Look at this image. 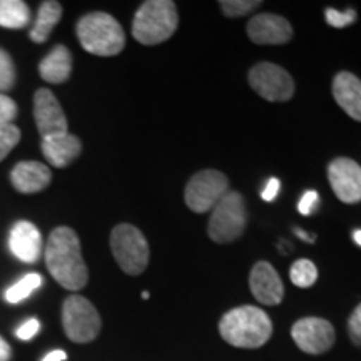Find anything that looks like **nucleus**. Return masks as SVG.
<instances>
[{"label":"nucleus","instance_id":"obj_1","mask_svg":"<svg viewBox=\"0 0 361 361\" xmlns=\"http://www.w3.org/2000/svg\"><path fill=\"white\" fill-rule=\"evenodd\" d=\"M45 264L52 278L69 291H78L87 284L89 271L80 252V241L74 229L59 226L49 236L44 251Z\"/></svg>","mask_w":361,"mask_h":361},{"label":"nucleus","instance_id":"obj_2","mask_svg":"<svg viewBox=\"0 0 361 361\" xmlns=\"http://www.w3.org/2000/svg\"><path fill=\"white\" fill-rule=\"evenodd\" d=\"M219 333L236 348H261L273 335V323L258 306H239L221 318Z\"/></svg>","mask_w":361,"mask_h":361},{"label":"nucleus","instance_id":"obj_3","mask_svg":"<svg viewBox=\"0 0 361 361\" xmlns=\"http://www.w3.org/2000/svg\"><path fill=\"white\" fill-rule=\"evenodd\" d=\"M78 39L84 51L111 57L123 52L126 35L123 27L106 12H90L78 22Z\"/></svg>","mask_w":361,"mask_h":361},{"label":"nucleus","instance_id":"obj_4","mask_svg":"<svg viewBox=\"0 0 361 361\" xmlns=\"http://www.w3.org/2000/svg\"><path fill=\"white\" fill-rule=\"evenodd\" d=\"M178 7L171 0H147L135 12L133 35L144 45H157L173 37L178 30Z\"/></svg>","mask_w":361,"mask_h":361},{"label":"nucleus","instance_id":"obj_5","mask_svg":"<svg viewBox=\"0 0 361 361\" xmlns=\"http://www.w3.org/2000/svg\"><path fill=\"white\" fill-rule=\"evenodd\" d=\"M111 251L119 268L137 276L149 263V245L144 234L133 224H117L111 233Z\"/></svg>","mask_w":361,"mask_h":361},{"label":"nucleus","instance_id":"obj_6","mask_svg":"<svg viewBox=\"0 0 361 361\" xmlns=\"http://www.w3.org/2000/svg\"><path fill=\"white\" fill-rule=\"evenodd\" d=\"M246 206L243 196L236 191H229L214 206L207 224V234L214 243L226 245L236 241L246 229Z\"/></svg>","mask_w":361,"mask_h":361},{"label":"nucleus","instance_id":"obj_7","mask_svg":"<svg viewBox=\"0 0 361 361\" xmlns=\"http://www.w3.org/2000/svg\"><path fill=\"white\" fill-rule=\"evenodd\" d=\"M62 326L71 341L90 343L97 338L102 322L97 310L87 298L72 295L62 306Z\"/></svg>","mask_w":361,"mask_h":361},{"label":"nucleus","instance_id":"obj_8","mask_svg":"<svg viewBox=\"0 0 361 361\" xmlns=\"http://www.w3.org/2000/svg\"><path fill=\"white\" fill-rule=\"evenodd\" d=\"M229 192V180L221 171L204 169L189 179L184 200L192 213L202 214L214 209V206Z\"/></svg>","mask_w":361,"mask_h":361},{"label":"nucleus","instance_id":"obj_9","mask_svg":"<svg viewBox=\"0 0 361 361\" xmlns=\"http://www.w3.org/2000/svg\"><path fill=\"white\" fill-rule=\"evenodd\" d=\"M250 85L258 96L269 102H286L295 94V80L283 67L273 62H259L247 75Z\"/></svg>","mask_w":361,"mask_h":361},{"label":"nucleus","instance_id":"obj_10","mask_svg":"<svg viewBox=\"0 0 361 361\" xmlns=\"http://www.w3.org/2000/svg\"><path fill=\"white\" fill-rule=\"evenodd\" d=\"M291 336L298 348L308 355H322L335 345V328L323 318H301L293 324Z\"/></svg>","mask_w":361,"mask_h":361},{"label":"nucleus","instance_id":"obj_11","mask_svg":"<svg viewBox=\"0 0 361 361\" xmlns=\"http://www.w3.org/2000/svg\"><path fill=\"white\" fill-rule=\"evenodd\" d=\"M328 179L336 197L346 204L361 201V166L348 157H338L328 166Z\"/></svg>","mask_w":361,"mask_h":361},{"label":"nucleus","instance_id":"obj_12","mask_svg":"<svg viewBox=\"0 0 361 361\" xmlns=\"http://www.w3.org/2000/svg\"><path fill=\"white\" fill-rule=\"evenodd\" d=\"M34 119L42 137L67 133V117L57 97L49 89H39L34 96Z\"/></svg>","mask_w":361,"mask_h":361},{"label":"nucleus","instance_id":"obj_13","mask_svg":"<svg viewBox=\"0 0 361 361\" xmlns=\"http://www.w3.org/2000/svg\"><path fill=\"white\" fill-rule=\"evenodd\" d=\"M247 35L259 45H283L293 37V27L276 13H258L247 22Z\"/></svg>","mask_w":361,"mask_h":361},{"label":"nucleus","instance_id":"obj_14","mask_svg":"<svg viewBox=\"0 0 361 361\" xmlns=\"http://www.w3.org/2000/svg\"><path fill=\"white\" fill-rule=\"evenodd\" d=\"M250 288L252 296L266 306H276L283 301L284 286L278 271L268 261H258L250 274Z\"/></svg>","mask_w":361,"mask_h":361},{"label":"nucleus","instance_id":"obj_15","mask_svg":"<svg viewBox=\"0 0 361 361\" xmlns=\"http://www.w3.org/2000/svg\"><path fill=\"white\" fill-rule=\"evenodd\" d=\"M11 252L22 263L34 264L42 255V234L30 221H19L13 224L8 238Z\"/></svg>","mask_w":361,"mask_h":361},{"label":"nucleus","instance_id":"obj_16","mask_svg":"<svg viewBox=\"0 0 361 361\" xmlns=\"http://www.w3.org/2000/svg\"><path fill=\"white\" fill-rule=\"evenodd\" d=\"M42 152L54 168H66L82 152V142L78 135L64 133L42 137Z\"/></svg>","mask_w":361,"mask_h":361},{"label":"nucleus","instance_id":"obj_17","mask_svg":"<svg viewBox=\"0 0 361 361\" xmlns=\"http://www.w3.org/2000/svg\"><path fill=\"white\" fill-rule=\"evenodd\" d=\"M333 97L351 119L361 123V80L351 72H338L333 79Z\"/></svg>","mask_w":361,"mask_h":361},{"label":"nucleus","instance_id":"obj_18","mask_svg":"<svg viewBox=\"0 0 361 361\" xmlns=\"http://www.w3.org/2000/svg\"><path fill=\"white\" fill-rule=\"evenodd\" d=\"M12 186L22 194H34L42 191L51 184V169L42 162H19L11 174Z\"/></svg>","mask_w":361,"mask_h":361},{"label":"nucleus","instance_id":"obj_19","mask_svg":"<svg viewBox=\"0 0 361 361\" xmlns=\"http://www.w3.org/2000/svg\"><path fill=\"white\" fill-rule=\"evenodd\" d=\"M72 56L66 45H56L51 54L39 64V74L45 82L62 84L71 78Z\"/></svg>","mask_w":361,"mask_h":361},{"label":"nucleus","instance_id":"obj_20","mask_svg":"<svg viewBox=\"0 0 361 361\" xmlns=\"http://www.w3.org/2000/svg\"><path fill=\"white\" fill-rule=\"evenodd\" d=\"M62 17V6L54 0H47L39 8L37 20L30 30V40L35 44H44L49 39L52 29L59 24Z\"/></svg>","mask_w":361,"mask_h":361},{"label":"nucleus","instance_id":"obj_21","mask_svg":"<svg viewBox=\"0 0 361 361\" xmlns=\"http://www.w3.org/2000/svg\"><path fill=\"white\" fill-rule=\"evenodd\" d=\"M30 20V8L22 0H0V27L24 29Z\"/></svg>","mask_w":361,"mask_h":361},{"label":"nucleus","instance_id":"obj_22","mask_svg":"<svg viewBox=\"0 0 361 361\" xmlns=\"http://www.w3.org/2000/svg\"><path fill=\"white\" fill-rule=\"evenodd\" d=\"M42 283H44V279L40 274H37V273L25 274L24 278L19 279V281H17L13 286H11L6 291L7 303H11V305L20 303L22 300L29 298L35 290H37V288L42 286Z\"/></svg>","mask_w":361,"mask_h":361},{"label":"nucleus","instance_id":"obj_23","mask_svg":"<svg viewBox=\"0 0 361 361\" xmlns=\"http://www.w3.org/2000/svg\"><path fill=\"white\" fill-rule=\"evenodd\" d=\"M290 278L295 286L298 288H311L318 278V269L313 261L310 259H298L291 266Z\"/></svg>","mask_w":361,"mask_h":361},{"label":"nucleus","instance_id":"obj_24","mask_svg":"<svg viewBox=\"0 0 361 361\" xmlns=\"http://www.w3.org/2000/svg\"><path fill=\"white\" fill-rule=\"evenodd\" d=\"M261 6L259 0H221L219 7L226 17L229 19H236L243 17L246 13L256 11Z\"/></svg>","mask_w":361,"mask_h":361},{"label":"nucleus","instance_id":"obj_25","mask_svg":"<svg viewBox=\"0 0 361 361\" xmlns=\"http://www.w3.org/2000/svg\"><path fill=\"white\" fill-rule=\"evenodd\" d=\"M20 141V129L13 124L0 126V161L8 156V152Z\"/></svg>","mask_w":361,"mask_h":361},{"label":"nucleus","instance_id":"obj_26","mask_svg":"<svg viewBox=\"0 0 361 361\" xmlns=\"http://www.w3.org/2000/svg\"><path fill=\"white\" fill-rule=\"evenodd\" d=\"M13 82H16V69H13L12 57L0 47V90L12 89Z\"/></svg>","mask_w":361,"mask_h":361},{"label":"nucleus","instance_id":"obj_27","mask_svg":"<svg viewBox=\"0 0 361 361\" xmlns=\"http://www.w3.org/2000/svg\"><path fill=\"white\" fill-rule=\"evenodd\" d=\"M324 17H326V22L329 25L338 27V29H341V27H346V25H351L356 22V12L353 11V8H346L345 12H338L336 8H326Z\"/></svg>","mask_w":361,"mask_h":361},{"label":"nucleus","instance_id":"obj_28","mask_svg":"<svg viewBox=\"0 0 361 361\" xmlns=\"http://www.w3.org/2000/svg\"><path fill=\"white\" fill-rule=\"evenodd\" d=\"M17 116V104L11 97L0 94V126L12 124Z\"/></svg>","mask_w":361,"mask_h":361},{"label":"nucleus","instance_id":"obj_29","mask_svg":"<svg viewBox=\"0 0 361 361\" xmlns=\"http://www.w3.org/2000/svg\"><path fill=\"white\" fill-rule=\"evenodd\" d=\"M348 335L356 346H361V305L351 313L348 322Z\"/></svg>","mask_w":361,"mask_h":361},{"label":"nucleus","instance_id":"obj_30","mask_svg":"<svg viewBox=\"0 0 361 361\" xmlns=\"http://www.w3.org/2000/svg\"><path fill=\"white\" fill-rule=\"evenodd\" d=\"M319 204V197L316 191H308L305 192V196L301 197V201L298 202V211H300L303 216H310L316 211V207Z\"/></svg>","mask_w":361,"mask_h":361},{"label":"nucleus","instance_id":"obj_31","mask_svg":"<svg viewBox=\"0 0 361 361\" xmlns=\"http://www.w3.org/2000/svg\"><path fill=\"white\" fill-rule=\"evenodd\" d=\"M39 329H40L39 319L30 318V319H27L25 323H22L19 328H17L16 336L19 338V340H22V341H29V340H32L35 335H37Z\"/></svg>","mask_w":361,"mask_h":361},{"label":"nucleus","instance_id":"obj_32","mask_svg":"<svg viewBox=\"0 0 361 361\" xmlns=\"http://www.w3.org/2000/svg\"><path fill=\"white\" fill-rule=\"evenodd\" d=\"M278 192H279V180L276 178H271L268 180V184H266V188L263 189V194H261V196H263L264 201L271 202L276 200Z\"/></svg>","mask_w":361,"mask_h":361},{"label":"nucleus","instance_id":"obj_33","mask_svg":"<svg viewBox=\"0 0 361 361\" xmlns=\"http://www.w3.org/2000/svg\"><path fill=\"white\" fill-rule=\"evenodd\" d=\"M12 358V348L11 345L0 336V361H8Z\"/></svg>","mask_w":361,"mask_h":361},{"label":"nucleus","instance_id":"obj_34","mask_svg":"<svg viewBox=\"0 0 361 361\" xmlns=\"http://www.w3.org/2000/svg\"><path fill=\"white\" fill-rule=\"evenodd\" d=\"M64 360H67L66 351L56 350V351H51L49 355H45L42 361H64Z\"/></svg>","mask_w":361,"mask_h":361},{"label":"nucleus","instance_id":"obj_35","mask_svg":"<svg viewBox=\"0 0 361 361\" xmlns=\"http://www.w3.org/2000/svg\"><path fill=\"white\" fill-rule=\"evenodd\" d=\"M295 233L298 234V236H300L301 239H303V241H306V243H314V236H313V234H311V236H310V234L308 233H305L303 231V229H295Z\"/></svg>","mask_w":361,"mask_h":361},{"label":"nucleus","instance_id":"obj_36","mask_svg":"<svg viewBox=\"0 0 361 361\" xmlns=\"http://www.w3.org/2000/svg\"><path fill=\"white\" fill-rule=\"evenodd\" d=\"M353 241L358 246H361V229H356V231L353 233Z\"/></svg>","mask_w":361,"mask_h":361},{"label":"nucleus","instance_id":"obj_37","mask_svg":"<svg viewBox=\"0 0 361 361\" xmlns=\"http://www.w3.org/2000/svg\"><path fill=\"white\" fill-rule=\"evenodd\" d=\"M142 298H144V300H147V298H149V293L144 291V293H142Z\"/></svg>","mask_w":361,"mask_h":361}]
</instances>
